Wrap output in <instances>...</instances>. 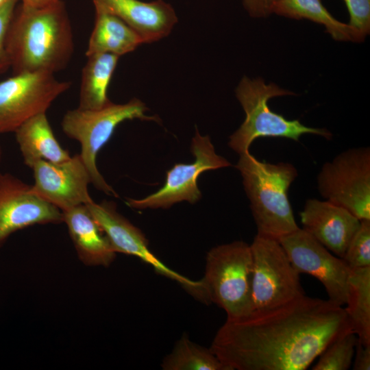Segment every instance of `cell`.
Returning <instances> with one entry per match:
<instances>
[{
    "instance_id": "cell-1",
    "label": "cell",
    "mask_w": 370,
    "mask_h": 370,
    "mask_svg": "<svg viewBox=\"0 0 370 370\" xmlns=\"http://www.w3.org/2000/svg\"><path fill=\"white\" fill-rule=\"evenodd\" d=\"M349 329L344 307L304 295L227 319L210 349L229 370H305Z\"/></svg>"
},
{
    "instance_id": "cell-2",
    "label": "cell",
    "mask_w": 370,
    "mask_h": 370,
    "mask_svg": "<svg viewBox=\"0 0 370 370\" xmlns=\"http://www.w3.org/2000/svg\"><path fill=\"white\" fill-rule=\"evenodd\" d=\"M14 74L64 69L74 51L71 22L64 2L16 6L6 36Z\"/></svg>"
},
{
    "instance_id": "cell-3",
    "label": "cell",
    "mask_w": 370,
    "mask_h": 370,
    "mask_svg": "<svg viewBox=\"0 0 370 370\" xmlns=\"http://www.w3.org/2000/svg\"><path fill=\"white\" fill-rule=\"evenodd\" d=\"M236 168L243 178L257 234L279 241L299 228L288 197L298 175L292 164L262 162L248 151L239 154Z\"/></svg>"
},
{
    "instance_id": "cell-4",
    "label": "cell",
    "mask_w": 370,
    "mask_h": 370,
    "mask_svg": "<svg viewBox=\"0 0 370 370\" xmlns=\"http://www.w3.org/2000/svg\"><path fill=\"white\" fill-rule=\"evenodd\" d=\"M235 92L245 118L230 136L228 145L238 154L248 151L251 143L260 137H282L298 141L302 135L310 134L327 140L332 138V134L325 128L306 126L299 120H288L270 109L268 105L270 99L295 95L290 90L273 83L267 84L260 78L244 76Z\"/></svg>"
},
{
    "instance_id": "cell-5",
    "label": "cell",
    "mask_w": 370,
    "mask_h": 370,
    "mask_svg": "<svg viewBox=\"0 0 370 370\" xmlns=\"http://www.w3.org/2000/svg\"><path fill=\"white\" fill-rule=\"evenodd\" d=\"M201 280L206 304L225 310L227 319H238L253 311V259L250 245L242 241L220 245L206 255Z\"/></svg>"
},
{
    "instance_id": "cell-6",
    "label": "cell",
    "mask_w": 370,
    "mask_h": 370,
    "mask_svg": "<svg viewBox=\"0 0 370 370\" xmlns=\"http://www.w3.org/2000/svg\"><path fill=\"white\" fill-rule=\"evenodd\" d=\"M145 104L137 98L125 103L112 101L97 110L78 108L68 110L61 121L62 132L81 146L79 154L91 178V184L99 190L117 197L118 194L99 172L97 157L100 149L108 143L116 127L127 120L159 121L156 115H149Z\"/></svg>"
},
{
    "instance_id": "cell-7",
    "label": "cell",
    "mask_w": 370,
    "mask_h": 370,
    "mask_svg": "<svg viewBox=\"0 0 370 370\" xmlns=\"http://www.w3.org/2000/svg\"><path fill=\"white\" fill-rule=\"evenodd\" d=\"M317 188L326 200L361 220H370V148L344 151L323 164Z\"/></svg>"
},
{
    "instance_id": "cell-8",
    "label": "cell",
    "mask_w": 370,
    "mask_h": 370,
    "mask_svg": "<svg viewBox=\"0 0 370 370\" xmlns=\"http://www.w3.org/2000/svg\"><path fill=\"white\" fill-rule=\"evenodd\" d=\"M253 259V311L282 305L304 295L299 273L278 240L256 234Z\"/></svg>"
},
{
    "instance_id": "cell-9",
    "label": "cell",
    "mask_w": 370,
    "mask_h": 370,
    "mask_svg": "<svg viewBox=\"0 0 370 370\" xmlns=\"http://www.w3.org/2000/svg\"><path fill=\"white\" fill-rule=\"evenodd\" d=\"M71 84L42 71L14 74L1 82L0 134L14 132L28 119L46 113Z\"/></svg>"
},
{
    "instance_id": "cell-10",
    "label": "cell",
    "mask_w": 370,
    "mask_h": 370,
    "mask_svg": "<svg viewBox=\"0 0 370 370\" xmlns=\"http://www.w3.org/2000/svg\"><path fill=\"white\" fill-rule=\"evenodd\" d=\"M190 150L195 157L190 164L177 163L167 171L164 184L156 192L142 199L127 198L126 204L134 209L169 208L183 201L197 202L201 193L198 177L204 171L231 166L224 157L217 154L208 136H202L196 128Z\"/></svg>"
},
{
    "instance_id": "cell-11",
    "label": "cell",
    "mask_w": 370,
    "mask_h": 370,
    "mask_svg": "<svg viewBox=\"0 0 370 370\" xmlns=\"http://www.w3.org/2000/svg\"><path fill=\"white\" fill-rule=\"evenodd\" d=\"M297 272L310 275L324 286L328 300L345 305L352 269L302 228L279 240Z\"/></svg>"
},
{
    "instance_id": "cell-12",
    "label": "cell",
    "mask_w": 370,
    "mask_h": 370,
    "mask_svg": "<svg viewBox=\"0 0 370 370\" xmlns=\"http://www.w3.org/2000/svg\"><path fill=\"white\" fill-rule=\"evenodd\" d=\"M90 212L107 236L116 253L134 256L158 273L176 281L190 294L203 300L201 280L194 281L172 270L160 261L149 249L148 241L142 231L116 210L110 201L87 204Z\"/></svg>"
},
{
    "instance_id": "cell-13",
    "label": "cell",
    "mask_w": 370,
    "mask_h": 370,
    "mask_svg": "<svg viewBox=\"0 0 370 370\" xmlns=\"http://www.w3.org/2000/svg\"><path fill=\"white\" fill-rule=\"evenodd\" d=\"M32 169L33 191L62 212L94 201L88 193L90 175L79 154L60 163L40 160Z\"/></svg>"
},
{
    "instance_id": "cell-14",
    "label": "cell",
    "mask_w": 370,
    "mask_h": 370,
    "mask_svg": "<svg viewBox=\"0 0 370 370\" xmlns=\"http://www.w3.org/2000/svg\"><path fill=\"white\" fill-rule=\"evenodd\" d=\"M61 223L62 212L39 197L32 185L0 172V247L18 230L36 224Z\"/></svg>"
},
{
    "instance_id": "cell-15",
    "label": "cell",
    "mask_w": 370,
    "mask_h": 370,
    "mask_svg": "<svg viewBox=\"0 0 370 370\" xmlns=\"http://www.w3.org/2000/svg\"><path fill=\"white\" fill-rule=\"evenodd\" d=\"M302 229L336 256L343 258L360 221L328 200H306L299 212Z\"/></svg>"
},
{
    "instance_id": "cell-16",
    "label": "cell",
    "mask_w": 370,
    "mask_h": 370,
    "mask_svg": "<svg viewBox=\"0 0 370 370\" xmlns=\"http://www.w3.org/2000/svg\"><path fill=\"white\" fill-rule=\"evenodd\" d=\"M94 5L116 16L137 33L143 43L167 36L177 23L173 6L163 1L92 0Z\"/></svg>"
},
{
    "instance_id": "cell-17",
    "label": "cell",
    "mask_w": 370,
    "mask_h": 370,
    "mask_svg": "<svg viewBox=\"0 0 370 370\" xmlns=\"http://www.w3.org/2000/svg\"><path fill=\"white\" fill-rule=\"evenodd\" d=\"M79 259L88 266L108 267L116 253L86 205L62 212Z\"/></svg>"
},
{
    "instance_id": "cell-18",
    "label": "cell",
    "mask_w": 370,
    "mask_h": 370,
    "mask_svg": "<svg viewBox=\"0 0 370 370\" xmlns=\"http://www.w3.org/2000/svg\"><path fill=\"white\" fill-rule=\"evenodd\" d=\"M14 133L23 162L30 169L40 160L60 163L71 158L56 139L46 113L28 119Z\"/></svg>"
},
{
    "instance_id": "cell-19",
    "label": "cell",
    "mask_w": 370,
    "mask_h": 370,
    "mask_svg": "<svg viewBox=\"0 0 370 370\" xmlns=\"http://www.w3.org/2000/svg\"><path fill=\"white\" fill-rule=\"evenodd\" d=\"M95 24L86 56L107 53L118 56L134 51L143 41L139 35L116 16L94 5Z\"/></svg>"
},
{
    "instance_id": "cell-20",
    "label": "cell",
    "mask_w": 370,
    "mask_h": 370,
    "mask_svg": "<svg viewBox=\"0 0 370 370\" xmlns=\"http://www.w3.org/2000/svg\"><path fill=\"white\" fill-rule=\"evenodd\" d=\"M87 57L82 72L78 108L97 110L111 102L108 97V86L119 56L107 53H94Z\"/></svg>"
},
{
    "instance_id": "cell-21",
    "label": "cell",
    "mask_w": 370,
    "mask_h": 370,
    "mask_svg": "<svg viewBox=\"0 0 370 370\" xmlns=\"http://www.w3.org/2000/svg\"><path fill=\"white\" fill-rule=\"evenodd\" d=\"M273 13L292 19H307L325 27L338 41L362 42L365 37L348 23L336 19L321 0H275Z\"/></svg>"
},
{
    "instance_id": "cell-22",
    "label": "cell",
    "mask_w": 370,
    "mask_h": 370,
    "mask_svg": "<svg viewBox=\"0 0 370 370\" xmlns=\"http://www.w3.org/2000/svg\"><path fill=\"white\" fill-rule=\"evenodd\" d=\"M345 305L344 309L358 339L370 345V267L352 269Z\"/></svg>"
},
{
    "instance_id": "cell-23",
    "label": "cell",
    "mask_w": 370,
    "mask_h": 370,
    "mask_svg": "<svg viewBox=\"0 0 370 370\" xmlns=\"http://www.w3.org/2000/svg\"><path fill=\"white\" fill-rule=\"evenodd\" d=\"M164 370H229L210 349L184 334L161 365Z\"/></svg>"
},
{
    "instance_id": "cell-24",
    "label": "cell",
    "mask_w": 370,
    "mask_h": 370,
    "mask_svg": "<svg viewBox=\"0 0 370 370\" xmlns=\"http://www.w3.org/2000/svg\"><path fill=\"white\" fill-rule=\"evenodd\" d=\"M358 337L349 329L337 336L319 356L313 370H347L354 359Z\"/></svg>"
},
{
    "instance_id": "cell-25",
    "label": "cell",
    "mask_w": 370,
    "mask_h": 370,
    "mask_svg": "<svg viewBox=\"0 0 370 370\" xmlns=\"http://www.w3.org/2000/svg\"><path fill=\"white\" fill-rule=\"evenodd\" d=\"M343 259L351 269L370 267V220L360 221Z\"/></svg>"
},
{
    "instance_id": "cell-26",
    "label": "cell",
    "mask_w": 370,
    "mask_h": 370,
    "mask_svg": "<svg viewBox=\"0 0 370 370\" xmlns=\"http://www.w3.org/2000/svg\"><path fill=\"white\" fill-rule=\"evenodd\" d=\"M349 14L352 27L365 38L370 31V0H343Z\"/></svg>"
},
{
    "instance_id": "cell-27",
    "label": "cell",
    "mask_w": 370,
    "mask_h": 370,
    "mask_svg": "<svg viewBox=\"0 0 370 370\" xmlns=\"http://www.w3.org/2000/svg\"><path fill=\"white\" fill-rule=\"evenodd\" d=\"M18 0H9L0 6V73L10 67L6 49L8 29Z\"/></svg>"
},
{
    "instance_id": "cell-28",
    "label": "cell",
    "mask_w": 370,
    "mask_h": 370,
    "mask_svg": "<svg viewBox=\"0 0 370 370\" xmlns=\"http://www.w3.org/2000/svg\"><path fill=\"white\" fill-rule=\"evenodd\" d=\"M275 0H242L243 5L247 13L254 18L267 17L273 14V6Z\"/></svg>"
},
{
    "instance_id": "cell-29",
    "label": "cell",
    "mask_w": 370,
    "mask_h": 370,
    "mask_svg": "<svg viewBox=\"0 0 370 370\" xmlns=\"http://www.w3.org/2000/svg\"><path fill=\"white\" fill-rule=\"evenodd\" d=\"M353 369H370V345H365L358 339L354 356Z\"/></svg>"
},
{
    "instance_id": "cell-30",
    "label": "cell",
    "mask_w": 370,
    "mask_h": 370,
    "mask_svg": "<svg viewBox=\"0 0 370 370\" xmlns=\"http://www.w3.org/2000/svg\"><path fill=\"white\" fill-rule=\"evenodd\" d=\"M21 3L32 7H42L47 5L60 0H18Z\"/></svg>"
},
{
    "instance_id": "cell-31",
    "label": "cell",
    "mask_w": 370,
    "mask_h": 370,
    "mask_svg": "<svg viewBox=\"0 0 370 370\" xmlns=\"http://www.w3.org/2000/svg\"><path fill=\"white\" fill-rule=\"evenodd\" d=\"M9 0H0V6L6 3Z\"/></svg>"
},
{
    "instance_id": "cell-32",
    "label": "cell",
    "mask_w": 370,
    "mask_h": 370,
    "mask_svg": "<svg viewBox=\"0 0 370 370\" xmlns=\"http://www.w3.org/2000/svg\"><path fill=\"white\" fill-rule=\"evenodd\" d=\"M1 155H2V151H1V148L0 147V160H1Z\"/></svg>"
}]
</instances>
